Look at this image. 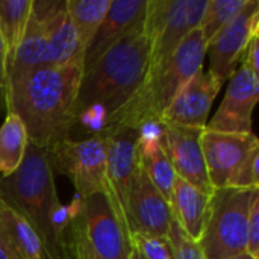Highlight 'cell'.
<instances>
[{"label": "cell", "instance_id": "obj_9", "mask_svg": "<svg viewBox=\"0 0 259 259\" xmlns=\"http://www.w3.org/2000/svg\"><path fill=\"white\" fill-rule=\"evenodd\" d=\"M256 149L259 143L255 134H225L205 127L202 150L212 190L232 188L237 175Z\"/></svg>", "mask_w": 259, "mask_h": 259}, {"label": "cell", "instance_id": "obj_26", "mask_svg": "<svg viewBox=\"0 0 259 259\" xmlns=\"http://www.w3.org/2000/svg\"><path fill=\"white\" fill-rule=\"evenodd\" d=\"M250 256L259 259V188L253 193L249 223H247V250Z\"/></svg>", "mask_w": 259, "mask_h": 259}, {"label": "cell", "instance_id": "obj_18", "mask_svg": "<svg viewBox=\"0 0 259 259\" xmlns=\"http://www.w3.org/2000/svg\"><path fill=\"white\" fill-rule=\"evenodd\" d=\"M211 196L176 176L168 200L171 217L182 231L197 243L205 229Z\"/></svg>", "mask_w": 259, "mask_h": 259}, {"label": "cell", "instance_id": "obj_28", "mask_svg": "<svg viewBox=\"0 0 259 259\" xmlns=\"http://www.w3.org/2000/svg\"><path fill=\"white\" fill-rule=\"evenodd\" d=\"M8 91H9V80H8L6 55H5V47H3L2 38H0V111L2 112H6Z\"/></svg>", "mask_w": 259, "mask_h": 259}, {"label": "cell", "instance_id": "obj_33", "mask_svg": "<svg viewBox=\"0 0 259 259\" xmlns=\"http://www.w3.org/2000/svg\"><path fill=\"white\" fill-rule=\"evenodd\" d=\"M44 259H53V258H50V256H46V255H44Z\"/></svg>", "mask_w": 259, "mask_h": 259}, {"label": "cell", "instance_id": "obj_8", "mask_svg": "<svg viewBox=\"0 0 259 259\" xmlns=\"http://www.w3.org/2000/svg\"><path fill=\"white\" fill-rule=\"evenodd\" d=\"M71 222L100 259H129L132 252L131 235L105 194L96 193L79 199V208Z\"/></svg>", "mask_w": 259, "mask_h": 259}, {"label": "cell", "instance_id": "obj_10", "mask_svg": "<svg viewBox=\"0 0 259 259\" xmlns=\"http://www.w3.org/2000/svg\"><path fill=\"white\" fill-rule=\"evenodd\" d=\"M106 149V176L109 202L120 223L129 232L126 203L134 176L138 170V138L140 131L120 129L103 135ZM131 235V234H129Z\"/></svg>", "mask_w": 259, "mask_h": 259}, {"label": "cell", "instance_id": "obj_25", "mask_svg": "<svg viewBox=\"0 0 259 259\" xmlns=\"http://www.w3.org/2000/svg\"><path fill=\"white\" fill-rule=\"evenodd\" d=\"M167 237L171 246L173 259H205L199 243L191 240L175 220L170 223Z\"/></svg>", "mask_w": 259, "mask_h": 259}, {"label": "cell", "instance_id": "obj_27", "mask_svg": "<svg viewBox=\"0 0 259 259\" xmlns=\"http://www.w3.org/2000/svg\"><path fill=\"white\" fill-rule=\"evenodd\" d=\"M70 234H71L70 247H71V252H73L74 259H100L90 249V246L85 241L83 235L80 234V231L77 229V226L73 222L70 225Z\"/></svg>", "mask_w": 259, "mask_h": 259}, {"label": "cell", "instance_id": "obj_7", "mask_svg": "<svg viewBox=\"0 0 259 259\" xmlns=\"http://www.w3.org/2000/svg\"><path fill=\"white\" fill-rule=\"evenodd\" d=\"M49 155L53 170L70 179L79 199L96 193H102L109 199L103 137L67 138L55 146Z\"/></svg>", "mask_w": 259, "mask_h": 259}, {"label": "cell", "instance_id": "obj_5", "mask_svg": "<svg viewBox=\"0 0 259 259\" xmlns=\"http://www.w3.org/2000/svg\"><path fill=\"white\" fill-rule=\"evenodd\" d=\"M253 190H214L203 234L199 240L205 259H229L247 250V223Z\"/></svg>", "mask_w": 259, "mask_h": 259}, {"label": "cell", "instance_id": "obj_24", "mask_svg": "<svg viewBox=\"0 0 259 259\" xmlns=\"http://www.w3.org/2000/svg\"><path fill=\"white\" fill-rule=\"evenodd\" d=\"M132 247L144 259H173L168 237H155L146 234H132Z\"/></svg>", "mask_w": 259, "mask_h": 259}, {"label": "cell", "instance_id": "obj_1", "mask_svg": "<svg viewBox=\"0 0 259 259\" xmlns=\"http://www.w3.org/2000/svg\"><path fill=\"white\" fill-rule=\"evenodd\" d=\"M83 65L41 67L9 83L6 112L24 124L27 141L46 152L70 138Z\"/></svg>", "mask_w": 259, "mask_h": 259}, {"label": "cell", "instance_id": "obj_21", "mask_svg": "<svg viewBox=\"0 0 259 259\" xmlns=\"http://www.w3.org/2000/svg\"><path fill=\"white\" fill-rule=\"evenodd\" d=\"M27 143L23 121L15 112L8 111L0 126V178L11 176L21 165Z\"/></svg>", "mask_w": 259, "mask_h": 259}, {"label": "cell", "instance_id": "obj_6", "mask_svg": "<svg viewBox=\"0 0 259 259\" xmlns=\"http://www.w3.org/2000/svg\"><path fill=\"white\" fill-rule=\"evenodd\" d=\"M208 0H147L143 26L149 38L147 73L161 68L188 33L200 26Z\"/></svg>", "mask_w": 259, "mask_h": 259}, {"label": "cell", "instance_id": "obj_16", "mask_svg": "<svg viewBox=\"0 0 259 259\" xmlns=\"http://www.w3.org/2000/svg\"><path fill=\"white\" fill-rule=\"evenodd\" d=\"M146 5L147 0H111L97 33L85 50L83 68L94 64L102 55L143 23Z\"/></svg>", "mask_w": 259, "mask_h": 259}, {"label": "cell", "instance_id": "obj_19", "mask_svg": "<svg viewBox=\"0 0 259 259\" xmlns=\"http://www.w3.org/2000/svg\"><path fill=\"white\" fill-rule=\"evenodd\" d=\"M85 49L68 17L67 8L56 14L47 24L46 67L83 65Z\"/></svg>", "mask_w": 259, "mask_h": 259}, {"label": "cell", "instance_id": "obj_3", "mask_svg": "<svg viewBox=\"0 0 259 259\" xmlns=\"http://www.w3.org/2000/svg\"><path fill=\"white\" fill-rule=\"evenodd\" d=\"M0 191L32 225L46 256L68 259L67 231L73 217L59 200L49 152L27 143L21 165L11 176L0 178Z\"/></svg>", "mask_w": 259, "mask_h": 259}, {"label": "cell", "instance_id": "obj_31", "mask_svg": "<svg viewBox=\"0 0 259 259\" xmlns=\"http://www.w3.org/2000/svg\"><path fill=\"white\" fill-rule=\"evenodd\" d=\"M229 259H255L253 256H250L247 252H244V253H241V255H238V256H234V258H229Z\"/></svg>", "mask_w": 259, "mask_h": 259}, {"label": "cell", "instance_id": "obj_30", "mask_svg": "<svg viewBox=\"0 0 259 259\" xmlns=\"http://www.w3.org/2000/svg\"><path fill=\"white\" fill-rule=\"evenodd\" d=\"M129 259H144L141 255H140V252L135 249V247H132V252H131V256Z\"/></svg>", "mask_w": 259, "mask_h": 259}, {"label": "cell", "instance_id": "obj_13", "mask_svg": "<svg viewBox=\"0 0 259 259\" xmlns=\"http://www.w3.org/2000/svg\"><path fill=\"white\" fill-rule=\"evenodd\" d=\"M259 100V74L240 65L231 76L225 99L206 129L225 134H253L252 114Z\"/></svg>", "mask_w": 259, "mask_h": 259}, {"label": "cell", "instance_id": "obj_11", "mask_svg": "<svg viewBox=\"0 0 259 259\" xmlns=\"http://www.w3.org/2000/svg\"><path fill=\"white\" fill-rule=\"evenodd\" d=\"M256 35H259V2L247 0L240 14L208 44L209 73L220 82L231 79Z\"/></svg>", "mask_w": 259, "mask_h": 259}, {"label": "cell", "instance_id": "obj_23", "mask_svg": "<svg viewBox=\"0 0 259 259\" xmlns=\"http://www.w3.org/2000/svg\"><path fill=\"white\" fill-rule=\"evenodd\" d=\"M246 3L247 0H208L199 26L206 46L240 14Z\"/></svg>", "mask_w": 259, "mask_h": 259}, {"label": "cell", "instance_id": "obj_29", "mask_svg": "<svg viewBox=\"0 0 259 259\" xmlns=\"http://www.w3.org/2000/svg\"><path fill=\"white\" fill-rule=\"evenodd\" d=\"M259 35H256L252 41H250V44H249V47L246 49V53H244V56H243V59H241V64L240 65H246L247 68H250L253 73H256L259 74Z\"/></svg>", "mask_w": 259, "mask_h": 259}, {"label": "cell", "instance_id": "obj_22", "mask_svg": "<svg viewBox=\"0 0 259 259\" xmlns=\"http://www.w3.org/2000/svg\"><path fill=\"white\" fill-rule=\"evenodd\" d=\"M109 5L111 0H67L68 17L85 50L97 33Z\"/></svg>", "mask_w": 259, "mask_h": 259}, {"label": "cell", "instance_id": "obj_4", "mask_svg": "<svg viewBox=\"0 0 259 259\" xmlns=\"http://www.w3.org/2000/svg\"><path fill=\"white\" fill-rule=\"evenodd\" d=\"M206 49L199 27L188 33L173 56L161 68L146 76L135 96L106 121L99 137L120 129L140 131L147 124H161L171 102L203 70Z\"/></svg>", "mask_w": 259, "mask_h": 259}, {"label": "cell", "instance_id": "obj_12", "mask_svg": "<svg viewBox=\"0 0 259 259\" xmlns=\"http://www.w3.org/2000/svg\"><path fill=\"white\" fill-rule=\"evenodd\" d=\"M203 129L188 127L170 123H161L159 144L165 152L178 178L191 184L205 194H212L214 190L208 181L203 150Z\"/></svg>", "mask_w": 259, "mask_h": 259}, {"label": "cell", "instance_id": "obj_14", "mask_svg": "<svg viewBox=\"0 0 259 259\" xmlns=\"http://www.w3.org/2000/svg\"><path fill=\"white\" fill-rule=\"evenodd\" d=\"M126 215L129 234H146L155 237H167L173 220L167 199L156 190L141 165L134 176Z\"/></svg>", "mask_w": 259, "mask_h": 259}, {"label": "cell", "instance_id": "obj_15", "mask_svg": "<svg viewBox=\"0 0 259 259\" xmlns=\"http://www.w3.org/2000/svg\"><path fill=\"white\" fill-rule=\"evenodd\" d=\"M222 85L223 82L209 71H199L171 102L161 123L205 129L211 106L220 93Z\"/></svg>", "mask_w": 259, "mask_h": 259}, {"label": "cell", "instance_id": "obj_17", "mask_svg": "<svg viewBox=\"0 0 259 259\" xmlns=\"http://www.w3.org/2000/svg\"><path fill=\"white\" fill-rule=\"evenodd\" d=\"M0 244L11 259H44V247L38 234L2 191Z\"/></svg>", "mask_w": 259, "mask_h": 259}, {"label": "cell", "instance_id": "obj_20", "mask_svg": "<svg viewBox=\"0 0 259 259\" xmlns=\"http://www.w3.org/2000/svg\"><path fill=\"white\" fill-rule=\"evenodd\" d=\"M30 8L32 0H0V38L5 47L8 71L26 33Z\"/></svg>", "mask_w": 259, "mask_h": 259}, {"label": "cell", "instance_id": "obj_32", "mask_svg": "<svg viewBox=\"0 0 259 259\" xmlns=\"http://www.w3.org/2000/svg\"><path fill=\"white\" fill-rule=\"evenodd\" d=\"M0 259H11L9 258V255L6 253V250L3 249V246L0 244Z\"/></svg>", "mask_w": 259, "mask_h": 259}, {"label": "cell", "instance_id": "obj_2", "mask_svg": "<svg viewBox=\"0 0 259 259\" xmlns=\"http://www.w3.org/2000/svg\"><path fill=\"white\" fill-rule=\"evenodd\" d=\"M149 50V38L141 23L94 64L83 68L76 102V126L82 123L93 129V137L102 134L106 121L144 82Z\"/></svg>", "mask_w": 259, "mask_h": 259}]
</instances>
